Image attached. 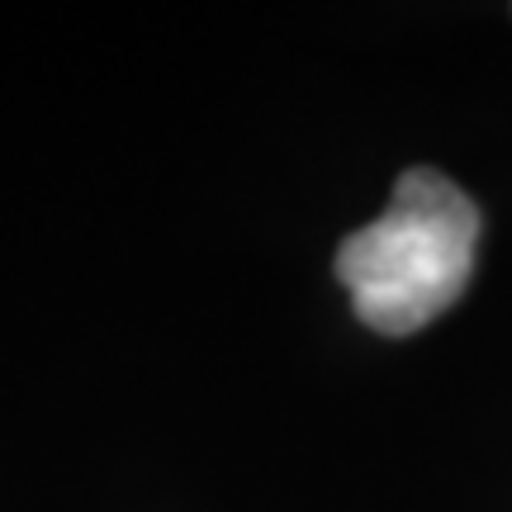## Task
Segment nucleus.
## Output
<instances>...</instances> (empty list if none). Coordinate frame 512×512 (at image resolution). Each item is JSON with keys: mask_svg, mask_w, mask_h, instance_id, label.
I'll return each mask as SVG.
<instances>
[{"mask_svg": "<svg viewBox=\"0 0 512 512\" xmlns=\"http://www.w3.org/2000/svg\"><path fill=\"white\" fill-rule=\"evenodd\" d=\"M479 204L451 176L413 166L394 181L389 209L337 247V280L351 309L384 337H408L456 304L479 256Z\"/></svg>", "mask_w": 512, "mask_h": 512, "instance_id": "f257e3e1", "label": "nucleus"}]
</instances>
